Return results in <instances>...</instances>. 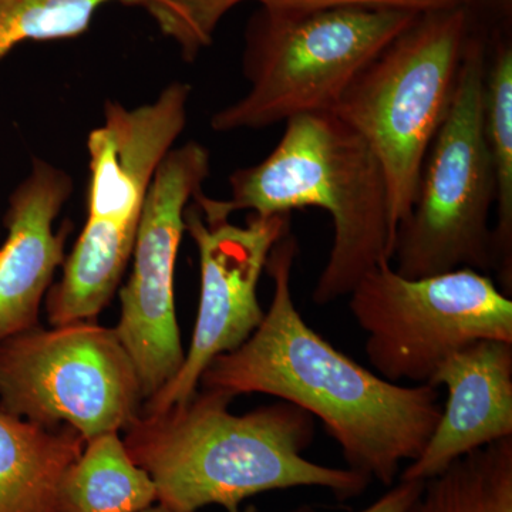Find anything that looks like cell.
<instances>
[{
    "label": "cell",
    "instance_id": "cell-1",
    "mask_svg": "<svg viewBox=\"0 0 512 512\" xmlns=\"http://www.w3.org/2000/svg\"><path fill=\"white\" fill-rule=\"evenodd\" d=\"M298 239L286 234L265 271L274 282L259 328L234 352L215 357L201 389L278 397L318 419L350 470L390 487L404 460H416L439 423V389L402 386L359 365L305 322L292 295Z\"/></svg>",
    "mask_w": 512,
    "mask_h": 512
},
{
    "label": "cell",
    "instance_id": "cell-2",
    "mask_svg": "<svg viewBox=\"0 0 512 512\" xmlns=\"http://www.w3.org/2000/svg\"><path fill=\"white\" fill-rule=\"evenodd\" d=\"M235 397L201 389L163 413L140 414L124 436L131 460L173 512L220 505L227 512L254 495L295 487H322L339 500L365 493L369 477L350 468L320 466L303 457L316 421L295 404L276 402L237 416Z\"/></svg>",
    "mask_w": 512,
    "mask_h": 512
},
{
    "label": "cell",
    "instance_id": "cell-21",
    "mask_svg": "<svg viewBox=\"0 0 512 512\" xmlns=\"http://www.w3.org/2000/svg\"><path fill=\"white\" fill-rule=\"evenodd\" d=\"M424 481L421 480H402L399 484L390 488L386 494H383L379 500L359 512H406L410 505L416 500L423 488ZM291 512H316L308 505L296 508Z\"/></svg>",
    "mask_w": 512,
    "mask_h": 512
},
{
    "label": "cell",
    "instance_id": "cell-13",
    "mask_svg": "<svg viewBox=\"0 0 512 512\" xmlns=\"http://www.w3.org/2000/svg\"><path fill=\"white\" fill-rule=\"evenodd\" d=\"M73 191L66 171L35 158L9 198L0 248V342L39 325V312L66 254L67 231L53 225Z\"/></svg>",
    "mask_w": 512,
    "mask_h": 512
},
{
    "label": "cell",
    "instance_id": "cell-19",
    "mask_svg": "<svg viewBox=\"0 0 512 512\" xmlns=\"http://www.w3.org/2000/svg\"><path fill=\"white\" fill-rule=\"evenodd\" d=\"M247 0H144L163 35L180 47L185 60H194L214 39L228 12ZM258 2V0H256Z\"/></svg>",
    "mask_w": 512,
    "mask_h": 512
},
{
    "label": "cell",
    "instance_id": "cell-5",
    "mask_svg": "<svg viewBox=\"0 0 512 512\" xmlns=\"http://www.w3.org/2000/svg\"><path fill=\"white\" fill-rule=\"evenodd\" d=\"M417 18L397 10L262 8L242 63L248 92L212 116V130H261L332 111L357 74Z\"/></svg>",
    "mask_w": 512,
    "mask_h": 512
},
{
    "label": "cell",
    "instance_id": "cell-12",
    "mask_svg": "<svg viewBox=\"0 0 512 512\" xmlns=\"http://www.w3.org/2000/svg\"><path fill=\"white\" fill-rule=\"evenodd\" d=\"M429 384L446 387V406L402 480H427L457 458L512 437V342L468 343L441 363Z\"/></svg>",
    "mask_w": 512,
    "mask_h": 512
},
{
    "label": "cell",
    "instance_id": "cell-10",
    "mask_svg": "<svg viewBox=\"0 0 512 512\" xmlns=\"http://www.w3.org/2000/svg\"><path fill=\"white\" fill-rule=\"evenodd\" d=\"M210 173V151L202 144L190 141L173 148L154 175L138 224L133 269L120 291V322L114 332L136 367L144 403L184 363L175 313V265L185 210Z\"/></svg>",
    "mask_w": 512,
    "mask_h": 512
},
{
    "label": "cell",
    "instance_id": "cell-6",
    "mask_svg": "<svg viewBox=\"0 0 512 512\" xmlns=\"http://www.w3.org/2000/svg\"><path fill=\"white\" fill-rule=\"evenodd\" d=\"M470 26L468 8L420 15L330 111L362 136L382 165L394 235L409 217L421 164L453 104Z\"/></svg>",
    "mask_w": 512,
    "mask_h": 512
},
{
    "label": "cell",
    "instance_id": "cell-16",
    "mask_svg": "<svg viewBox=\"0 0 512 512\" xmlns=\"http://www.w3.org/2000/svg\"><path fill=\"white\" fill-rule=\"evenodd\" d=\"M485 140L495 180L493 272L504 295H512V46L501 43L485 67Z\"/></svg>",
    "mask_w": 512,
    "mask_h": 512
},
{
    "label": "cell",
    "instance_id": "cell-8",
    "mask_svg": "<svg viewBox=\"0 0 512 512\" xmlns=\"http://www.w3.org/2000/svg\"><path fill=\"white\" fill-rule=\"evenodd\" d=\"M348 296L367 360L392 383L429 384L448 356L476 340L512 342L511 298L474 269L404 278L384 261Z\"/></svg>",
    "mask_w": 512,
    "mask_h": 512
},
{
    "label": "cell",
    "instance_id": "cell-23",
    "mask_svg": "<svg viewBox=\"0 0 512 512\" xmlns=\"http://www.w3.org/2000/svg\"><path fill=\"white\" fill-rule=\"evenodd\" d=\"M241 512H258V510H256L255 505H248V507L245 508V510L241 511Z\"/></svg>",
    "mask_w": 512,
    "mask_h": 512
},
{
    "label": "cell",
    "instance_id": "cell-17",
    "mask_svg": "<svg viewBox=\"0 0 512 512\" xmlns=\"http://www.w3.org/2000/svg\"><path fill=\"white\" fill-rule=\"evenodd\" d=\"M406 512H512V437L457 458Z\"/></svg>",
    "mask_w": 512,
    "mask_h": 512
},
{
    "label": "cell",
    "instance_id": "cell-11",
    "mask_svg": "<svg viewBox=\"0 0 512 512\" xmlns=\"http://www.w3.org/2000/svg\"><path fill=\"white\" fill-rule=\"evenodd\" d=\"M184 221L200 255L197 320L183 366L143 404L141 414L163 413L187 402L212 360L251 338L265 316L258 299L259 279L272 248L291 232V215L251 214L247 224L235 225L229 218L202 211L194 198Z\"/></svg>",
    "mask_w": 512,
    "mask_h": 512
},
{
    "label": "cell",
    "instance_id": "cell-18",
    "mask_svg": "<svg viewBox=\"0 0 512 512\" xmlns=\"http://www.w3.org/2000/svg\"><path fill=\"white\" fill-rule=\"evenodd\" d=\"M110 2L143 5L144 0H0V60L28 40L82 35L94 13Z\"/></svg>",
    "mask_w": 512,
    "mask_h": 512
},
{
    "label": "cell",
    "instance_id": "cell-7",
    "mask_svg": "<svg viewBox=\"0 0 512 512\" xmlns=\"http://www.w3.org/2000/svg\"><path fill=\"white\" fill-rule=\"evenodd\" d=\"M487 52L470 37L453 104L421 164L409 217L397 225L393 269L404 278L493 272L495 180L485 140Z\"/></svg>",
    "mask_w": 512,
    "mask_h": 512
},
{
    "label": "cell",
    "instance_id": "cell-9",
    "mask_svg": "<svg viewBox=\"0 0 512 512\" xmlns=\"http://www.w3.org/2000/svg\"><path fill=\"white\" fill-rule=\"evenodd\" d=\"M143 404L136 367L114 329L77 320L0 342V412L66 424L87 441L126 429Z\"/></svg>",
    "mask_w": 512,
    "mask_h": 512
},
{
    "label": "cell",
    "instance_id": "cell-4",
    "mask_svg": "<svg viewBox=\"0 0 512 512\" xmlns=\"http://www.w3.org/2000/svg\"><path fill=\"white\" fill-rule=\"evenodd\" d=\"M191 86L175 82L136 109L107 101L87 140V220L46 295L53 326L93 320L111 301L133 255L138 224L158 167L187 127Z\"/></svg>",
    "mask_w": 512,
    "mask_h": 512
},
{
    "label": "cell",
    "instance_id": "cell-22",
    "mask_svg": "<svg viewBox=\"0 0 512 512\" xmlns=\"http://www.w3.org/2000/svg\"><path fill=\"white\" fill-rule=\"evenodd\" d=\"M141 512H173L171 510H168V508H165L164 505L158 504L156 507L154 505H151V507L146 508V510Z\"/></svg>",
    "mask_w": 512,
    "mask_h": 512
},
{
    "label": "cell",
    "instance_id": "cell-14",
    "mask_svg": "<svg viewBox=\"0 0 512 512\" xmlns=\"http://www.w3.org/2000/svg\"><path fill=\"white\" fill-rule=\"evenodd\" d=\"M86 440L73 427H45L0 412V512H57L64 471Z\"/></svg>",
    "mask_w": 512,
    "mask_h": 512
},
{
    "label": "cell",
    "instance_id": "cell-3",
    "mask_svg": "<svg viewBox=\"0 0 512 512\" xmlns=\"http://www.w3.org/2000/svg\"><path fill=\"white\" fill-rule=\"evenodd\" d=\"M231 197L215 200L198 191L208 214L229 218L291 215L318 207L329 212L333 242L312 292L319 306L348 296L377 265L392 259L389 191L382 165L359 133L335 114L313 113L286 121L284 136L261 163L229 177Z\"/></svg>",
    "mask_w": 512,
    "mask_h": 512
},
{
    "label": "cell",
    "instance_id": "cell-20",
    "mask_svg": "<svg viewBox=\"0 0 512 512\" xmlns=\"http://www.w3.org/2000/svg\"><path fill=\"white\" fill-rule=\"evenodd\" d=\"M480 0H258L265 9L282 12H308L325 8H365L397 10V12L427 15L441 10L468 8Z\"/></svg>",
    "mask_w": 512,
    "mask_h": 512
},
{
    "label": "cell",
    "instance_id": "cell-15",
    "mask_svg": "<svg viewBox=\"0 0 512 512\" xmlns=\"http://www.w3.org/2000/svg\"><path fill=\"white\" fill-rule=\"evenodd\" d=\"M156 501V484L131 460L119 433H104L87 440L64 471L56 511L141 512Z\"/></svg>",
    "mask_w": 512,
    "mask_h": 512
}]
</instances>
